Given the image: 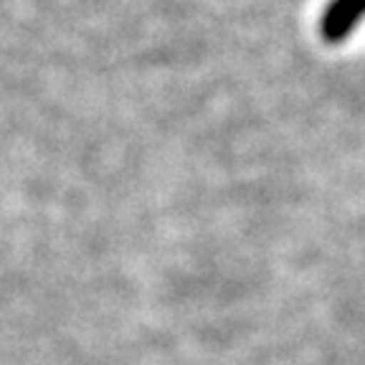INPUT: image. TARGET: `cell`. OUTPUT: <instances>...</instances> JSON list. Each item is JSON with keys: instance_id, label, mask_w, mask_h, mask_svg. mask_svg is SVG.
Listing matches in <instances>:
<instances>
[{"instance_id": "6da1fadb", "label": "cell", "mask_w": 365, "mask_h": 365, "mask_svg": "<svg viewBox=\"0 0 365 365\" xmlns=\"http://www.w3.org/2000/svg\"><path fill=\"white\" fill-rule=\"evenodd\" d=\"M365 21V0H330L319 13V38L330 46L345 43Z\"/></svg>"}]
</instances>
